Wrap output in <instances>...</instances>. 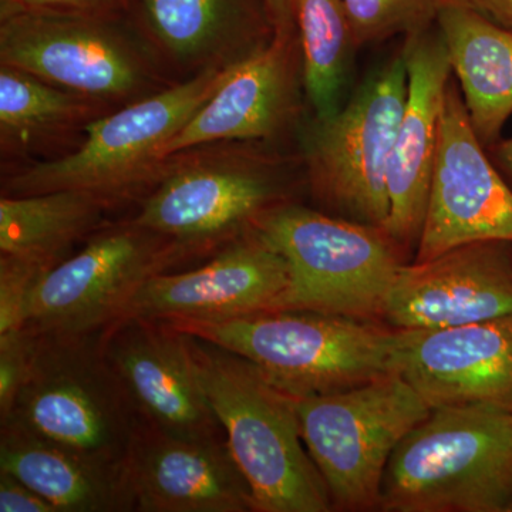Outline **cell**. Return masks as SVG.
<instances>
[{"instance_id": "cell-10", "label": "cell", "mask_w": 512, "mask_h": 512, "mask_svg": "<svg viewBox=\"0 0 512 512\" xmlns=\"http://www.w3.org/2000/svg\"><path fill=\"white\" fill-rule=\"evenodd\" d=\"M170 238L133 221L100 229L37 285L26 328L49 335L100 332L144 282L188 258Z\"/></svg>"}, {"instance_id": "cell-17", "label": "cell", "mask_w": 512, "mask_h": 512, "mask_svg": "<svg viewBox=\"0 0 512 512\" xmlns=\"http://www.w3.org/2000/svg\"><path fill=\"white\" fill-rule=\"evenodd\" d=\"M299 79L298 29L274 33L265 46L231 67L210 99L168 141L164 160L218 141L275 136L295 114Z\"/></svg>"}, {"instance_id": "cell-12", "label": "cell", "mask_w": 512, "mask_h": 512, "mask_svg": "<svg viewBox=\"0 0 512 512\" xmlns=\"http://www.w3.org/2000/svg\"><path fill=\"white\" fill-rule=\"evenodd\" d=\"M474 133L460 86L450 79L429 202L414 261L480 241L512 242V187Z\"/></svg>"}, {"instance_id": "cell-30", "label": "cell", "mask_w": 512, "mask_h": 512, "mask_svg": "<svg viewBox=\"0 0 512 512\" xmlns=\"http://www.w3.org/2000/svg\"><path fill=\"white\" fill-rule=\"evenodd\" d=\"M0 512H59L52 503L12 474L0 471Z\"/></svg>"}, {"instance_id": "cell-25", "label": "cell", "mask_w": 512, "mask_h": 512, "mask_svg": "<svg viewBox=\"0 0 512 512\" xmlns=\"http://www.w3.org/2000/svg\"><path fill=\"white\" fill-rule=\"evenodd\" d=\"M99 101L53 86L15 67H0V138L3 147L26 146L42 138L92 123Z\"/></svg>"}, {"instance_id": "cell-20", "label": "cell", "mask_w": 512, "mask_h": 512, "mask_svg": "<svg viewBox=\"0 0 512 512\" xmlns=\"http://www.w3.org/2000/svg\"><path fill=\"white\" fill-rule=\"evenodd\" d=\"M144 35L188 77L228 67L274 36L266 0H128Z\"/></svg>"}, {"instance_id": "cell-32", "label": "cell", "mask_w": 512, "mask_h": 512, "mask_svg": "<svg viewBox=\"0 0 512 512\" xmlns=\"http://www.w3.org/2000/svg\"><path fill=\"white\" fill-rule=\"evenodd\" d=\"M274 33L296 29L293 0H266Z\"/></svg>"}, {"instance_id": "cell-18", "label": "cell", "mask_w": 512, "mask_h": 512, "mask_svg": "<svg viewBox=\"0 0 512 512\" xmlns=\"http://www.w3.org/2000/svg\"><path fill=\"white\" fill-rule=\"evenodd\" d=\"M124 470L134 511L254 512L227 439H185L138 421Z\"/></svg>"}, {"instance_id": "cell-16", "label": "cell", "mask_w": 512, "mask_h": 512, "mask_svg": "<svg viewBox=\"0 0 512 512\" xmlns=\"http://www.w3.org/2000/svg\"><path fill=\"white\" fill-rule=\"evenodd\" d=\"M399 373L430 409L512 412V313L457 328L400 329Z\"/></svg>"}, {"instance_id": "cell-31", "label": "cell", "mask_w": 512, "mask_h": 512, "mask_svg": "<svg viewBox=\"0 0 512 512\" xmlns=\"http://www.w3.org/2000/svg\"><path fill=\"white\" fill-rule=\"evenodd\" d=\"M466 6L512 32V0H443Z\"/></svg>"}, {"instance_id": "cell-14", "label": "cell", "mask_w": 512, "mask_h": 512, "mask_svg": "<svg viewBox=\"0 0 512 512\" xmlns=\"http://www.w3.org/2000/svg\"><path fill=\"white\" fill-rule=\"evenodd\" d=\"M103 343L138 421L185 439H227L198 379L187 333L160 320L131 319L104 329Z\"/></svg>"}, {"instance_id": "cell-3", "label": "cell", "mask_w": 512, "mask_h": 512, "mask_svg": "<svg viewBox=\"0 0 512 512\" xmlns=\"http://www.w3.org/2000/svg\"><path fill=\"white\" fill-rule=\"evenodd\" d=\"M379 510L512 512V412L431 409L393 451Z\"/></svg>"}, {"instance_id": "cell-8", "label": "cell", "mask_w": 512, "mask_h": 512, "mask_svg": "<svg viewBox=\"0 0 512 512\" xmlns=\"http://www.w3.org/2000/svg\"><path fill=\"white\" fill-rule=\"evenodd\" d=\"M403 52L380 67L332 117L316 120L306 143L313 191L336 217L386 228L389 170L406 107Z\"/></svg>"}, {"instance_id": "cell-11", "label": "cell", "mask_w": 512, "mask_h": 512, "mask_svg": "<svg viewBox=\"0 0 512 512\" xmlns=\"http://www.w3.org/2000/svg\"><path fill=\"white\" fill-rule=\"evenodd\" d=\"M282 202V185L264 165L224 154L198 156L167 165L131 221L191 256L242 237Z\"/></svg>"}, {"instance_id": "cell-1", "label": "cell", "mask_w": 512, "mask_h": 512, "mask_svg": "<svg viewBox=\"0 0 512 512\" xmlns=\"http://www.w3.org/2000/svg\"><path fill=\"white\" fill-rule=\"evenodd\" d=\"M165 323L244 357L292 399L345 392L399 373L400 329L382 322L269 311Z\"/></svg>"}, {"instance_id": "cell-6", "label": "cell", "mask_w": 512, "mask_h": 512, "mask_svg": "<svg viewBox=\"0 0 512 512\" xmlns=\"http://www.w3.org/2000/svg\"><path fill=\"white\" fill-rule=\"evenodd\" d=\"M231 66L211 67L87 124L86 140L72 154L37 163L9 178L6 195L90 190L121 200L167 170L164 147L201 109Z\"/></svg>"}, {"instance_id": "cell-15", "label": "cell", "mask_w": 512, "mask_h": 512, "mask_svg": "<svg viewBox=\"0 0 512 512\" xmlns=\"http://www.w3.org/2000/svg\"><path fill=\"white\" fill-rule=\"evenodd\" d=\"M511 313L512 242L480 241L400 266L383 322L402 330H436Z\"/></svg>"}, {"instance_id": "cell-26", "label": "cell", "mask_w": 512, "mask_h": 512, "mask_svg": "<svg viewBox=\"0 0 512 512\" xmlns=\"http://www.w3.org/2000/svg\"><path fill=\"white\" fill-rule=\"evenodd\" d=\"M356 49L437 26L443 0H343Z\"/></svg>"}, {"instance_id": "cell-28", "label": "cell", "mask_w": 512, "mask_h": 512, "mask_svg": "<svg viewBox=\"0 0 512 512\" xmlns=\"http://www.w3.org/2000/svg\"><path fill=\"white\" fill-rule=\"evenodd\" d=\"M30 328L0 333V417L5 416L28 375L35 348Z\"/></svg>"}, {"instance_id": "cell-33", "label": "cell", "mask_w": 512, "mask_h": 512, "mask_svg": "<svg viewBox=\"0 0 512 512\" xmlns=\"http://www.w3.org/2000/svg\"><path fill=\"white\" fill-rule=\"evenodd\" d=\"M490 151L491 160L497 165L500 173L504 175L505 180L512 187V137L505 140H498L493 146L487 148Z\"/></svg>"}, {"instance_id": "cell-24", "label": "cell", "mask_w": 512, "mask_h": 512, "mask_svg": "<svg viewBox=\"0 0 512 512\" xmlns=\"http://www.w3.org/2000/svg\"><path fill=\"white\" fill-rule=\"evenodd\" d=\"M302 52V83L316 120L332 117L356 46L343 0H293Z\"/></svg>"}, {"instance_id": "cell-29", "label": "cell", "mask_w": 512, "mask_h": 512, "mask_svg": "<svg viewBox=\"0 0 512 512\" xmlns=\"http://www.w3.org/2000/svg\"><path fill=\"white\" fill-rule=\"evenodd\" d=\"M128 0H2V16L22 10L49 12L103 13L123 10Z\"/></svg>"}, {"instance_id": "cell-9", "label": "cell", "mask_w": 512, "mask_h": 512, "mask_svg": "<svg viewBox=\"0 0 512 512\" xmlns=\"http://www.w3.org/2000/svg\"><path fill=\"white\" fill-rule=\"evenodd\" d=\"M117 15L120 10L2 16L0 63L99 103L134 99L150 87L153 69Z\"/></svg>"}, {"instance_id": "cell-4", "label": "cell", "mask_w": 512, "mask_h": 512, "mask_svg": "<svg viewBox=\"0 0 512 512\" xmlns=\"http://www.w3.org/2000/svg\"><path fill=\"white\" fill-rule=\"evenodd\" d=\"M35 335L28 375L0 423L104 466L124 468L138 417L107 359L103 330Z\"/></svg>"}, {"instance_id": "cell-21", "label": "cell", "mask_w": 512, "mask_h": 512, "mask_svg": "<svg viewBox=\"0 0 512 512\" xmlns=\"http://www.w3.org/2000/svg\"><path fill=\"white\" fill-rule=\"evenodd\" d=\"M437 29L474 133L493 146L512 116V32L450 2L441 6Z\"/></svg>"}, {"instance_id": "cell-23", "label": "cell", "mask_w": 512, "mask_h": 512, "mask_svg": "<svg viewBox=\"0 0 512 512\" xmlns=\"http://www.w3.org/2000/svg\"><path fill=\"white\" fill-rule=\"evenodd\" d=\"M116 198L90 190L2 195L0 255L25 256L56 266L69 249L97 234Z\"/></svg>"}, {"instance_id": "cell-5", "label": "cell", "mask_w": 512, "mask_h": 512, "mask_svg": "<svg viewBox=\"0 0 512 512\" xmlns=\"http://www.w3.org/2000/svg\"><path fill=\"white\" fill-rule=\"evenodd\" d=\"M291 269L279 311H313L382 322L406 251L376 225L282 202L256 220Z\"/></svg>"}, {"instance_id": "cell-2", "label": "cell", "mask_w": 512, "mask_h": 512, "mask_svg": "<svg viewBox=\"0 0 512 512\" xmlns=\"http://www.w3.org/2000/svg\"><path fill=\"white\" fill-rule=\"evenodd\" d=\"M187 336L198 379L251 487L254 512L332 511L303 443L295 400L244 357Z\"/></svg>"}, {"instance_id": "cell-19", "label": "cell", "mask_w": 512, "mask_h": 512, "mask_svg": "<svg viewBox=\"0 0 512 512\" xmlns=\"http://www.w3.org/2000/svg\"><path fill=\"white\" fill-rule=\"evenodd\" d=\"M409 90L389 170L386 231L404 249L417 247L440 141L444 93L451 79L439 29L407 36L403 47Z\"/></svg>"}, {"instance_id": "cell-27", "label": "cell", "mask_w": 512, "mask_h": 512, "mask_svg": "<svg viewBox=\"0 0 512 512\" xmlns=\"http://www.w3.org/2000/svg\"><path fill=\"white\" fill-rule=\"evenodd\" d=\"M52 268L25 256L0 255V333L26 328L37 285Z\"/></svg>"}, {"instance_id": "cell-13", "label": "cell", "mask_w": 512, "mask_h": 512, "mask_svg": "<svg viewBox=\"0 0 512 512\" xmlns=\"http://www.w3.org/2000/svg\"><path fill=\"white\" fill-rule=\"evenodd\" d=\"M289 288L288 262L251 229L197 269L148 279L111 325L131 319L217 320L279 311Z\"/></svg>"}, {"instance_id": "cell-22", "label": "cell", "mask_w": 512, "mask_h": 512, "mask_svg": "<svg viewBox=\"0 0 512 512\" xmlns=\"http://www.w3.org/2000/svg\"><path fill=\"white\" fill-rule=\"evenodd\" d=\"M0 471L19 478L59 512L134 511L124 468L96 463L15 424L0 423Z\"/></svg>"}, {"instance_id": "cell-7", "label": "cell", "mask_w": 512, "mask_h": 512, "mask_svg": "<svg viewBox=\"0 0 512 512\" xmlns=\"http://www.w3.org/2000/svg\"><path fill=\"white\" fill-rule=\"evenodd\" d=\"M293 400L303 443L333 510H379L390 457L429 417V404L400 373L345 392Z\"/></svg>"}]
</instances>
